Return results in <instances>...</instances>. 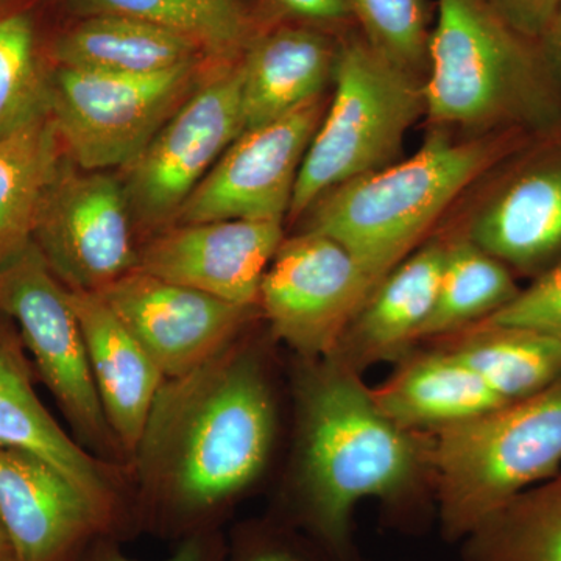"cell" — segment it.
I'll return each mask as SVG.
<instances>
[{"mask_svg":"<svg viewBox=\"0 0 561 561\" xmlns=\"http://www.w3.org/2000/svg\"><path fill=\"white\" fill-rule=\"evenodd\" d=\"M507 265L468 239L448 247L437 301L421 337L460 330L490 319L518 295Z\"/></svg>","mask_w":561,"mask_h":561,"instance_id":"obj_27","label":"cell"},{"mask_svg":"<svg viewBox=\"0 0 561 561\" xmlns=\"http://www.w3.org/2000/svg\"><path fill=\"white\" fill-rule=\"evenodd\" d=\"M275 431L260 357L238 341L194 371L165 379L131 457L136 527L180 541L217 530L260 479Z\"/></svg>","mask_w":561,"mask_h":561,"instance_id":"obj_1","label":"cell"},{"mask_svg":"<svg viewBox=\"0 0 561 561\" xmlns=\"http://www.w3.org/2000/svg\"><path fill=\"white\" fill-rule=\"evenodd\" d=\"M198 62L154 76L58 66L49 113L62 149L84 171L124 168L195 91Z\"/></svg>","mask_w":561,"mask_h":561,"instance_id":"obj_8","label":"cell"},{"mask_svg":"<svg viewBox=\"0 0 561 561\" xmlns=\"http://www.w3.org/2000/svg\"><path fill=\"white\" fill-rule=\"evenodd\" d=\"M0 519L21 561H76L103 535L88 502L57 468L3 446Z\"/></svg>","mask_w":561,"mask_h":561,"instance_id":"obj_16","label":"cell"},{"mask_svg":"<svg viewBox=\"0 0 561 561\" xmlns=\"http://www.w3.org/2000/svg\"><path fill=\"white\" fill-rule=\"evenodd\" d=\"M465 561H561V470L468 535Z\"/></svg>","mask_w":561,"mask_h":561,"instance_id":"obj_25","label":"cell"},{"mask_svg":"<svg viewBox=\"0 0 561 561\" xmlns=\"http://www.w3.org/2000/svg\"><path fill=\"white\" fill-rule=\"evenodd\" d=\"M49 114V77L25 13L0 16V139Z\"/></svg>","mask_w":561,"mask_h":561,"instance_id":"obj_28","label":"cell"},{"mask_svg":"<svg viewBox=\"0 0 561 561\" xmlns=\"http://www.w3.org/2000/svg\"><path fill=\"white\" fill-rule=\"evenodd\" d=\"M273 10L311 24L341 25L354 21L346 0H267Z\"/></svg>","mask_w":561,"mask_h":561,"instance_id":"obj_34","label":"cell"},{"mask_svg":"<svg viewBox=\"0 0 561 561\" xmlns=\"http://www.w3.org/2000/svg\"><path fill=\"white\" fill-rule=\"evenodd\" d=\"M334 98L302 160L289 214L300 216L321 195L391 164L408 131L426 113L423 84L364 36L337 46Z\"/></svg>","mask_w":561,"mask_h":561,"instance_id":"obj_6","label":"cell"},{"mask_svg":"<svg viewBox=\"0 0 561 561\" xmlns=\"http://www.w3.org/2000/svg\"><path fill=\"white\" fill-rule=\"evenodd\" d=\"M373 290L348 250L306 231L280 243L257 305L276 337L305 360L323 359L337 350Z\"/></svg>","mask_w":561,"mask_h":561,"instance_id":"obj_11","label":"cell"},{"mask_svg":"<svg viewBox=\"0 0 561 561\" xmlns=\"http://www.w3.org/2000/svg\"><path fill=\"white\" fill-rule=\"evenodd\" d=\"M437 11L423 84L432 121L486 127L552 116L553 69L540 43L515 31L486 0H437Z\"/></svg>","mask_w":561,"mask_h":561,"instance_id":"obj_4","label":"cell"},{"mask_svg":"<svg viewBox=\"0 0 561 561\" xmlns=\"http://www.w3.org/2000/svg\"><path fill=\"white\" fill-rule=\"evenodd\" d=\"M540 46L551 68L561 72V0L557 2L552 20L540 41Z\"/></svg>","mask_w":561,"mask_h":561,"instance_id":"obj_35","label":"cell"},{"mask_svg":"<svg viewBox=\"0 0 561 561\" xmlns=\"http://www.w3.org/2000/svg\"><path fill=\"white\" fill-rule=\"evenodd\" d=\"M31 362L16 324L0 312V446L57 468L88 502L103 535L121 540L136 523L119 465L88 451L62 430L36 394Z\"/></svg>","mask_w":561,"mask_h":561,"instance_id":"obj_13","label":"cell"},{"mask_svg":"<svg viewBox=\"0 0 561 561\" xmlns=\"http://www.w3.org/2000/svg\"><path fill=\"white\" fill-rule=\"evenodd\" d=\"M337 46L317 28L287 27L254 36L241 55L243 130L271 124L320 98Z\"/></svg>","mask_w":561,"mask_h":561,"instance_id":"obj_18","label":"cell"},{"mask_svg":"<svg viewBox=\"0 0 561 561\" xmlns=\"http://www.w3.org/2000/svg\"><path fill=\"white\" fill-rule=\"evenodd\" d=\"M0 312L16 324L33 368L54 394L77 442L111 463L127 459L103 412L69 289L32 239L0 264Z\"/></svg>","mask_w":561,"mask_h":561,"instance_id":"obj_7","label":"cell"},{"mask_svg":"<svg viewBox=\"0 0 561 561\" xmlns=\"http://www.w3.org/2000/svg\"><path fill=\"white\" fill-rule=\"evenodd\" d=\"M297 382L294 515L321 556L354 561L353 516L368 497L400 504L427 449L379 408L357 370L334 356L305 360Z\"/></svg>","mask_w":561,"mask_h":561,"instance_id":"obj_2","label":"cell"},{"mask_svg":"<svg viewBox=\"0 0 561 561\" xmlns=\"http://www.w3.org/2000/svg\"><path fill=\"white\" fill-rule=\"evenodd\" d=\"M481 140L437 131L409 160L365 173L313 203L308 231L341 243L373 287L419 243L435 220L493 160Z\"/></svg>","mask_w":561,"mask_h":561,"instance_id":"obj_3","label":"cell"},{"mask_svg":"<svg viewBox=\"0 0 561 561\" xmlns=\"http://www.w3.org/2000/svg\"><path fill=\"white\" fill-rule=\"evenodd\" d=\"M470 241L504 265L545 272L561 257V162L530 169L479 213Z\"/></svg>","mask_w":561,"mask_h":561,"instance_id":"obj_20","label":"cell"},{"mask_svg":"<svg viewBox=\"0 0 561 561\" xmlns=\"http://www.w3.org/2000/svg\"><path fill=\"white\" fill-rule=\"evenodd\" d=\"M448 247L431 243L398 264L371 291L331 356L359 370L400 356L420 339L437 301Z\"/></svg>","mask_w":561,"mask_h":561,"instance_id":"obj_19","label":"cell"},{"mask_svg":"<svg viewBox=\"0 0 561 561\" xmlns=\"http://www.w3.org/2000/svg\"><path fill=\"white\" fill-rule=\"evenodd\" d=\"M364 39L401 68L416 70L427 61V0H346ZM419 76V73H416Z\"/></svg>","mask_w":561,"mask_h":561,"instance_id":"obj_29","label":"cell"},{"mask_svg":"<svg viewBox=\"0 0 561 561\" xmlns=\"http://www.w3.org/2000/svg\"><path fill=\"white\" fill-rule=\"evenodd\" d=\"M225 561H313L301 546L290 541L283 531L250 529L242 531L236 541L230 560Z\"/></svg>","mask_w":561,"mask_h":561,"instance_id":"obj_32","label":"cell"},{"mask_svg":"<svg viewBox=\"0 0 561 561\" xmlns=\"http://www.w3.org/2000/svg\"><path fill=\"white\" fill-rule=\"evenodd\" d=\"M203 50L180 33L119 14H94L57 39L58 66L121 76H154L198 62Z\"/></svg>","mask_w":561,"mask_h":561,"instance_id":"obj_22","label":"cell"},{"mask_svg":"<svg viewBox=\"0 0 561 561\" xmlns=\"http://www.w3.org/2000/svg\"><path fill=\"white\" fill-rule=\"evenodd\" d=\"M227 548L217 530L191 535L180 541L179 548L162 561H225ZM76 561H138L122 552L119 540L99 535L80 552Z\"/></svg>","mask_w":561,"mask_h":561,"instance_id":"obj_31","label":"cell"},{"mask_svg":"<svg viewBox=\"0 0 561 561\" xmlns=\"http://www.w3.org/2000/svg\"><path fill=\"white\" fill-rule=\"evenodd\" d=\"M320 99L271 124L243 130L183 203L173 225L216 220L283 224L306 151L323 119Z\"/></svg>","mask_w":561,"mask_h":561,"instance_id":"obj_12","label":"cell"},{"mask_svg":"<svg viewBox=\"0 0 561 561\" xmlns=\"http://www.w3.org/2000/svg\"><path fill=\"white\" fill-rule=\"evenodd\" d=\"M95 14H119L180 33L213 57H241L256 24L241 0H80Z\"/></svg>","mask_w":561,"mask_h":561,"instance_id":"obj_26","label":"cell"},{"mask_svg":"<svg viewBox=\"0 0 561 561\" xmlns=\"http://www.w3.org/2000/svg\"><path fill=\"white\" fill-rule=\"evenodd\" d=\"M373 397L408 431L437 432L507 404L448 350L409 362Z\"/></svg>","mask_w":561,"mask_h":561,"instance_id":"obj_21","label":"cell"},{"mask_svg":"<svg viewBox=\"0 0 561 561\" xmlns=\"http://www.w3.org/2000/svg\"><path fill=\"white\" fill-rule=\"evenodd\" d=\"M124 184L62 154L44 192L32 241L66 289L102 291L138 267Z\"/></svg>","mask_w":561,"mask_h":561,"instance_id":"obj_10","label":"cell"},{"mask_svg":"<svg viewBox=\"0 0 561 561\" xmlns=\"http://www.w3.org/2000/svg\"><path fill=\"white\" fill-rule=\"evenodd\" d=\"M448 351L507 404L561 379V342L541 332L483 323Z\"/></svg>","mask_w":561,"mask_h":561,"instance_id":"obj_23","label":"cell"},{"mask_svg":"<svg viewBox=\"0 0 561 561\" xmlns=\"http://www.w3.org/2000/svg\"><path fill=\"white\" fill-rule=\"evenodd\" d=\"M0 561H21L2 519H0Z\"/></svg>","mask_w":561,"mask_h":561,"instance_id":"obj_36","label":"cell"},{"mask_svg":"<svg viewBox=\"0 0 561 561\" xmlns=\"http://www.w3.org/2000/svg\"><path fill=\"white\" fill-rule=\"evenodd\" d=\"M483 323L524 328L561 342V257Z\"/></svg>","mask_w":561,"mask_h":561,"instance_id":"obj_30","label":"cell"},{"mask_svg":"<svg viewBox=\"0 0 561 561\" xmlns=\"http://www.w3.org/2000/svg\"><path fill=\"white\" fill-rule=\"evenodd\" d=\"M61 149L50 113L0 139V264L31 241Z\"/></svg>","mask_w":561,"mask_h":561,"instance_id":"obj_24","label":"cell"},{"mask_svg":"<svg viewBox=\"0 0 561 561\" xmlns=\"http://www.w3.org/2000/svg\"><path fill=\"white\" fill-rule=\"evenodd\" d=\"M243 131L239 62L197 88L125 165L133 220L168 230L201 181Z\"/></svg>","mask_w":561,"mask_h":561,"instance_id":"obj_9","label":"cell"},{"mask_svg":"<svg viewBox=\"0 0 561 561\" xmlns=\"http://www.w3.org/2000/svg\"><path fill=\"white\" fill-rule=\"evenodd\" d=\"M442 530L465 540L516 496L561 470V379L540 393L435 432Z\"/></svg>","mask_w":561,"mask_h":561,"instance_id":"obj_5","label":"cell"},{"mask_svg":"<svg viewBox=\"0 0 561 561\" xmlns=\"http://www.w3.org/2000/svg\"><path fill=\"white\" fill-rule=\"evenodd\" d=\"M69 295L106 421L131 460L165 376L98 291Z\"/></svg>","mask_w":561,"mask_h":561,"instance_id":"obj_17","label":"cell"},{"mask_svg":"<svg viewBox=\"0 0 561 561\" xmlns=\"http://www.w3.org/2000/svg\"><path fill=\"white\" fill-rule=\"evenodd\" d=\"M98 294L157 362L165 379L194 371L238 341L254 311L139 267Z\"/></svg>","mask_w":561,"mask_h":561,"instance_id":"obj_14","label":"cell"},{"mask_svg":"<svg viewBox=\"0 0 561 561\" xmlns=\"http://www.w3.org/2000/svg\"><path fill=\"white\" fill-rule=\"evenodd\" d=\"M515 31L540 43L559 0H486Z\"/></svg>","mask_w":561,"mask_h":561,"instance_id":"obj_33","label":"cell"},{"mask_svg":"<svg viewBox=\"0 0 561 561\" xmlns=\"http://www.w3.org/2000/svg\"><path fill=\"white\" fill-rule=\"evenodd\" d=\"M283 241L279 221L173 225L139 250L138 267L220 300L254 308L262 279Z\"/></svg>","mask_w":561,"mask_h":561,"instance_id":"obj_15","label":"cell"}]
</instances>
